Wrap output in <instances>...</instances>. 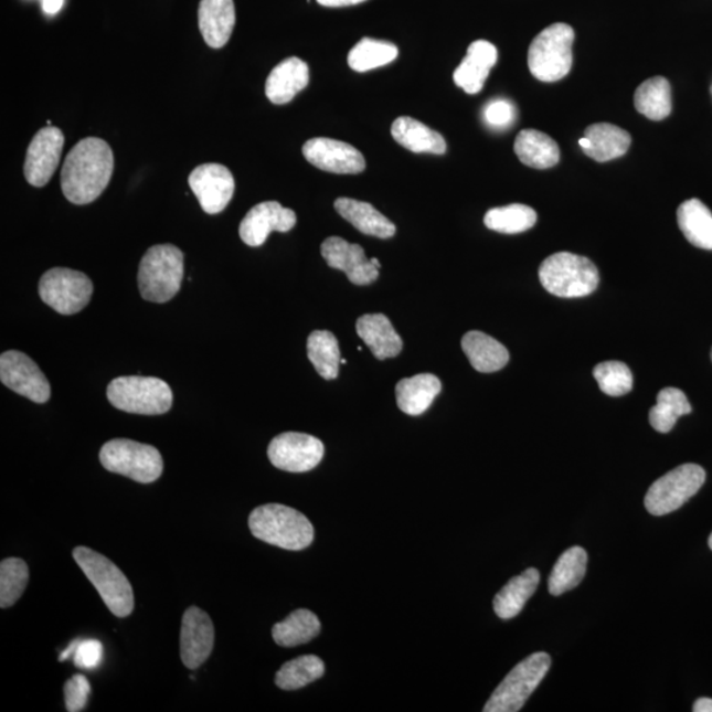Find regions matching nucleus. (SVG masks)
I'll return each instance as SVG.
<instances>
[{
	"label": "nucleus",
	"instance_id": "nucleus-1",
	"mask_svg": "<svg viewBox=\"0 0 712 712\" xmlns=\"http://www.w3.org/2000/svg\"><path fill=\"white\" fill-rule=\"evenodd\" d=\"M114 172V153L99 138H86L67 153L61 169V188L74 205H87L105 192Z\"/></svg>",
	"mask_w": 712,
	"mask_h": 712
},
{
	"label": "nucleus",
	"instance_id": "nucleus-2",
	"mask_svg": "<svg viewBox=\"0 0 712 712\" xmlns=\"http://www.w3.org/2000/svg\"><path fill=\"white\" fill-rule=\"evenodd\" d=\"M248 525L256 539L285 551H302L315 540V528L308 518L283 504L256 507Z\"/></svg>",
	"mask_w": 712,
	"mask_h": 712
},
{
	"label": "nucleus",
	"instance_id": "nucleus-3",
	"mask_svg": "<svg viewBox=\"0 0 712 712\" xmlns=\"http://www.w3.org/2000/svg\"><path fill=\"white\" fill-rule=\"evenodd\" d=\"M184 279V254L173 244L149 248L139 266L138 285L145 300L164 304L179 294Z\"/></svg>",
	"mask_w": 712,
	"mask_h": 712
},
{
	"label": "nucleus",
	"instance_id": "nucleus-4",
	"mask_svg": "<svg viewBox=\"0 0 712 712\" xmlns=\"http://www.w3.org/2000/svg\"><path fill=\"white\" fill-rule=\"evenodd\" d=\"M73 559L92 585L97 588L102 601L111 614L118 617L132 614L135 599L131 583L111 560L85 546L74 549Z\"/></svg>",
	"mask_w": 712,
	"mask_h": 712
},
{
	"label": "nucleus",
	"instance_id": "nucleus-5",
	"mask_svg": "<svg viewBox=\"0 0 712 712\" xmlns=\"http://www.w3.org/2000/svg\"><path fill=\"white\" fill-rule=\"evenodd\" d=\"M108 402L134 415L159 416L172 408L171 386L159 378L119 376L107 386Z\"/></svg>",
	"mask_w": 712,
	"mask_h": 712
},
{
	"label": "nucleus",
	"instance_id": "nucleus-6",
	"mask_svg": "<svg viewBox=\"0 0 712 712\" xmlns=\"http://www.w3.org/2000/svg\"><path fill=\"white\" fill-rule=\"evenodd\" d=\"M574 30L564 23L549 25L534 38L528 52L529 71L542 83L565 78L573 65Z\"/></svg>",
	"mask_w": 712,
	"mask_h": 712
},
{
	"label": "nucleus",
	"instance_id": "nucleus-7",
	"mask_svg": "<svg viewBox=\"0 0 712 712\" xmlns=\"http://www.w3.org/2000/svg\"><path fill=\"white\" fill-rule=\"evenodd\" d=\"M540 281L549 294L562 298L592 295L598 288L599 273L585 256L559 253L549 256L540 267Z\"/></svg>",
	"mask_w": 712,
	"mask_h": 712
},
{
	"label": "nucleus",
	"instance_id": "nucleus-8",
	"mask_svg": "<svg viewBox=\"0 0 712 712\" xmlns=\"http://www.w3.org/2000/svg\"><path fill=\"white\" fill-rule=\"evenodd\" d=\"M99 460L107 471L142 485L153 483L164 470V460L156 447L126 438L108 440L102 446Z\"/></svg>",
	"mask_w": 712,
	"mask_h": 712
},
{
	"label": "nucleus",
	"instance_id": "nucleus-9",
	"mask_svg": "<svg viewBox=\"0 0 712 712\" xmlns=\"http://www.w3.org/2000/svg\"><path fill=\"white\" fill-rule=\"evenodd\" d=\"M551 657L538 652L517 665L486 703L485 712H518L551 669Z\"/></svg>",
	"mask_w": 712,
	"mask_h": 712
},
{
	"label": "nucleus",
	"instance_id": "nucleus-10",
	"mask_svg": "<svg viewBox=\"0 0 712 712\" xmlns=\"http://www.w3.org/2000/svg\"><path fill=\"white\" fill-rule=\"evenodd\" d=\"M706 471L701 466L687 464L657 479L646 497V507L653 517L669 514L687 503L701 490Z\"/></svg>",
	"mask_w": 712,
	"mask_h": 712
},
{
	"label": "nucleus",
	"instance_id": "nucleus-11",
	"mask_svg": "<svg viewBox=\"0 0 712 712\" xmlns=\"http://www.w3.org/2000/svg\"><path fill=\"white\" fill-rule=\"evenodd\" d=\"M93 290L89 277L70 268L46 270L39 283L40 298L63 316H73L86 308Z\"/></svg>",
	"mask_w": 712,
	"mask_h": 712
},
{
	"label": "nucleus",
	"instance_id": "nucleus-12",
	"mask_svg": "<svg viewBox=\"0 0 712 712\" xmlns=\"http://www.w3.org/2000/svg\"><path fill=\"white\" fill-rule=\"evenodd\" d=\"M325 456L322 440L305 433L288 432L270 440L268 458L277 469L308 472L320 465Z\"/></svg>",
	"mask_w": 712,
	"mask_h": 712
},
{
	"label": "nucleus",
	"instance_id": "nucleus-13",
	"mask_svg": "<svg viewBox=\"0 0 712 712\" xmlns=\"http://www.w3.org/2000/svg\"><path fill=\"white\" fill-rule=\"evenodd\" d=\"M0 380L7 389L33 403L44 404L51 398L50 382L39 365L23 352H3L0 357Z\"/></svg>",
	"mask_w": 712,
	"mask_h": 712
},
{
	"label": "nucleus",
	"instance_id": "nucleus-14",
	"mask_svg": "<svg viewBox=\"0 0 712 712\" xmlns=\"http://www.w3.org/2000/svg\"><path fill=\"white\" fill-rule=\"evenodd\" d=\"M189 187L199 200L203 212L220 214L232 201L235 180L232 171L222 164L209 162L196 167L189 176Z\"/></svg>",
	"mask_w": 712,
	"mask_h": 712
},
{
	"label": "nucleus",
	"instance_id": "nucleus-15",
	"mask_svg": "<svg viewBox=\"0 0 712 712\" xmlns=\"http://www.w3.org/2000/svg\"><path fill=\"white\" fill-rule=\"evenodd\" d=\"M64 142L63 131L52 126L42 128L33 137L24 162V176L30 185L43 188L51 181L59 168Z\"/></svg>",
	"mask_w": 712,
	"mask_h": 712
},
{
	"label": "nucleus",
	"instance_id": "nucleus-16",
	"mask_svg": "<svg viewBox=\"0 0 712 712\" xmlns=\"http://www.w3.org/2000/svg\"><path fill=\"white\" fill-rule=\"evenodd\" d=\"M302 153L311 166L338 174H358L365 169L363 155L349 142L315 138L305 142Z\"/></svg>",
	"mask_w": 712,
	"mask_h": 712
},
{
	"label": "nucleus",
	"instance_id": "nucleus-17",
	"mask_svg": "<svg viewBox=\"0 0 712 712\" xmlns=\"http://www.w3.org/2000/svg\"><path fill=\"white\" fill-rule=\"evenodd\" d=\"M296 222L294 210L283 208L281 203L276 201L262 202L244 216L240 235L247 246L261 247L270 233H288L296 226Z\"/></svg>",
	"mask_w": 712,
	"mask_h": 712
},
{
	"label": "nucleus",
	"instance_id": "nucleus-18",
	"mask_svg": "<svg viewBox=\"0 0 712 712\" xmlns=\"http://www.w3.org/2000/svg\"><path fill=\"white\" fill-rule=\"evenodd\" d=\"M214 626L210 616L199 607H189L182 616L181 660L188 669L200 668L214 648Z\"/></svg>",
	"mask_w": 712,
	"mask_h": 712
},
{
	"label": "nucleus",
	"instance_id": "nucleus-19",
	"mask_svg": "<svg viewBox=\"0 0 712 712\" xmlns=\"http://www.w3.org/2000/svg\"><path fill=\"white\" fill-rule=\"evenodd\" d=\"M321 255L329 267L342 270L352 284L369 285L378 280L379 268L365 256L359 244L330 236L322 243Z\"/></svg>",
	"mask_w": 712,
	"mask_h": 712
},
{
	"label": "nucleus",
	"instance_id": "nucleus-20",
	"mask_svg": "<svg viewBox=\"0 0 712 712\" xmlns=\"http://www.w3.org/2000/svg\"><path fill=\"white\" fill-rule=\"evenodd\" d=\"M497 63V46L486 40H478L469 46L463 63L454 72V83L467 94H478Z\"/></svg>",
	"mask_w": 712,
	"mask_h": 712
},
{
	"label": "nucleus",
	"instance_id": "nucleus-21",
	"mask_svg": "<svg viewBox=\"0 0 712 712\" xmlns=\"http://www.w3.org/2000/svg\"><path fill=\"white\" fill-rule=\"evenodd\" d=\"M234 0H201L199 25L203 40L214 50L225 46L235 26Z\"/></svg>",
	"mask_w": 712,
	"mask_h": 712
},
{
	"label": "nucleus",
	"instance_id": "nucleus-22",
	"mask_svg": "<svg viewBox=\"0 0 712 712\" xmlns=\"http://www.w3.org/2000/svg\"><path fill=\"white\" fill-rule=\"evenodd\" d=\"M309 66L298 57H289L274 67L266 83L267 98L275 105H287L309 85Z\"/></svg>",
	"mask_w": 712,
	"mask_h": 712
},
{
	"label": "nucleus",
	"instance_id": "nucleus-23",
	"mask_svg": "<svg viewBox=\"0 0 712 712\" xmlns=\"http://www.w3.org/2000/svg\"><path fill=\"white\" fill-rule=\"evenodd\" d=\"M630 142V135L623 128L609 124H595L586 128L585 135L580 139V147L588 158L606 162L626 155Z\"/></svg>",
	"mask_w": 712,
	"mask_h": 712
},
{
	"label": "nucleus",
	"instance_id": "nucleus-24",
	"mask_svg": "<svg viewBox=\"0 0 712 712\" xmlns=\"http://www.w3.org/2000/svg\"><path fill=\"white\" fill-rule=\"evenodd\" d=\"M357 331L379 361L395 358L403 350V339L384 315L362 316L357 321Z\"/></svg>",
	"mask_w": 712,
	"mask_h": 712
},
{
	"label": "nucleus",
	"instance_id": "nucleus-25",
	"mask_svg": "<svg viewBox=\"0 0 712 712\" xmlns=\"http://www.w3.org/2000/svg\"><path fill=\"white\" fill-rule=\"evenodd\" d=\"M334 208L339 215L350 222L359 232L389 240L396 234V226L371 203L352 199H338Z\"/></svg>",
	"mask_w": 712,
	"mask_h": 712
},
{
	"label": "nucleus",
	"instance_id": "nucleus-26",
	"mask_svg": "<svg viewBox=\"0 0 712 712\" xmlns=\"http://www.w3.org/2000/svg\"><path fill=\"white\" fill-rule=\"evenodd\" d=\"M463 350L472 368L481 374L500 371L510 362V352L506 346L481 331L466 332Z\"/></svg>",
	"mask_w": 712,
	"mask_h": 712
},
{
	"label": "nucleus",
	"instance_id": "nucleus-27",
	"mask_svg": "<svg viewBox=\"0 0 712 712\" xmlns=\"http://www.w3.org/2000/svg\"><path fill=\"white\" fill-rule=\"evenodd\" d=\"M440 391L443 384L436 375L419 374L400 380L396 385V402L406 415L419 416L431 408Z\"/></svg>",
	"mask_w": 712,
	"mask_h": 712
},
{
	"label": "nucleus",
	"instance_id": "nucleus-28",
	"mask_svg": "<svg viewBox=\"0 0 712 712\" xmlns=\"http://www.w3.org/2000/svg\"><path fill=\"white\" fill-rule=\"evenodd\" d=\"M391 134L400 146L415 153L444 155L447 149L443 135L411 117L393 121Z\"/></svg>",
	"mask_w": 712,
	"mask_h": 712
},
{
	"label": "nucleus",
	"instance_id": "nucleus-29",
	"mask_svg": "<svg viewBox=\"0 0 712 712\" xmlns=\"http://www.w3.org/2000/svg\"><path fill=\"white\" fill-rule=\"evenodd\" d=\"M540 583L539 570L533 567L525 570L524 573L514 576L507 585L500 589L493 599L495 613L503 620H510L518 616L527 602L538 589Z\"/></svg>",
	"mask_w": 712,
	"mask_h": 712
},
{
	"label": "nucleus",
	"instance_id": "nucleus-30",
	"mask_svg": "<svg viewBox=\"0 0 712 712\" xmlns=\"http://www.w3.org/2000/svg\"><path fill=\"white\" fill-rule=\"evenodd\" d=\"M514 152L527 167L548 169L559 164L560 147L546 134L522 130L514 140Z\"/></svg>",
	"mask_w": 712,
	"mask_h": 712
},
{
	"label": "nucleus",
	"instance_id": "nucleus-31",
	"mask_svg": "<svg viewBox=\"0 0 712 712\" xmlns=\"http://www.w3.org/2000/svg\"><path fill=\"white\" fill-rule=\"evenodd\" d=\"M678 226L693 246L712 249V214L703 202L691 199L677 212Z\"/></svg>",
	"mask_w": 712,
	"mask_h": 712
},
{
	"label": "nucleus",
	"instance_id": "nucleus-32",
	"mask_svg": "<svg viewBox=\"0 0 712 712\" xmlns=\"http://www.w3.org/2000/svg\"><path fill=\"white\" fill-rule=\"evenodd\" d=\"M321 633V623L309 609H296L287 619L275 624L273 637L277 646L294 648L307 644Z\"/></svg>",
	"mask_w": 712,
	"mask_h": 712
},
{
	"label": "nucleus",
	"instance_id": "nucleus-33",
	"mask_svg": "<svg viewBox=\"0 0 712 712\" xmlns=\"http://www.w3.org/2000/svg\"><path fill=\"white\" fill-rule=\"evenodd\" d=\"M587 553L581 546H573L561 554V557L549 576V592L559 596L575 588L585 578Z\"/></svg>",
	"mask_w": 712,
	"mask_h": 712
},
{
	"label": "nucleus",
	"instance_id": "nucleus-34",
	"mask_svg": "<svg viewBox=\"0 0 712 712\" xmlns=\"http://www.w3.org/2000/svg\"><path fill=\"white\" fill-rule=\"evenodd\" d=\"M636 110L650 120H663L671 113V87L663 77L649 78L635 93Z\"/></svg>",
	"mask_w": 712,
	"mask_h": 712
},
{
	"label": "nucleus",
	"instance_id": "nucleus-35",
	"mask_svg": "<svg viewBox=\"0 0 712 712\" xmlns=\"http://www.w3.org/2000/svg\"><path fill=\"white\" fill-rule=\"evenodd\" d=\"M308 358L318 374L334 380L341 365V351L337 338L327 330H316L308 338Z\"/></svg>",
	"mask_w": 712,
	"mask_h": 712
},
{
	"label": "nucleus",
	"instance_id": "nucleus-36",
	"mask_svg": "<svg viewBox=\"0 0 712 712\" xmlns=\"http://www.w3.org/2000/svg\"><path fill=\"white\" fill-rule=\"evenodd\" d=\"M397 56L395 44L364 38L350 51L348 63L352 71L365 73L393 63Z\"/></svg>",
	"mask_w": 712,
	"mask_h": 712
},
{
	"label": "nucleus",
	"instance_id": "nucleus-37",
	"mask_svg": "<svg viewBox=\"0 0 712 712\" xmlns=\"http://www.w3.org/2000/svg\"><path fill=\"white\" fill-rule=\"evenodd\" d=\"M691 413V405L681 390L663 389L657 396V404L649 412V423L659 433H669L678 418Z\"/></svg>",
	"mask_w": 712,
	"mask_h": 712
},
{
	"label": "nucleus",
	"instance_id": "nucleus-38",
	"mask_svg": "<svg viewBox=\"0 0 712 712\" xmlns=\"http://www.w3.org/2000/svg\"><path fill=\"white\" fill-rule=\"evenodd\" d=\"M325 674V663L315 655L297 657L285 662L277 671L275 682L281 690H298L320 680Z\"/></svg>",
	"mask_w": 712,
	"mask_h": 712
},
{
	"label": "nucleus",
	"instance_id": "nucleus-39",
	"mask_svg": "<svg viewBox=\"0 0 712 712\" xmlns=\"http://www.w3.org/2000/svg\"><path fill=\"white\" fill-rule=\"evenodd\" d=\"M535 222H538V213L532 208L521 205V203L495 208L485 215L486 227L501 234L528 232L535 225Z\"/></svg>",
	"mask_w": 712,
	"mask_h": 712
},
{
	"label": "nucleus",
	"instance_id": "nucleus-40",
	"mask_svg": "<svg viewBox=\"0 0 712 712\" xmlns=\"http://www.w3.org/2000/svg\"><path fill=\"white\" fill-rule=\"evenodd\" d=\"M30 570L20 559H6L0 564V607L9 608L20 599L29 585Z\"/></svg>",
	"mask_w": 712,
	"mask_h": 712
},
{
	"label": "nucleus",
	"instance_id": "nucleus-41",
	"mask_svg": "<svg viewBox=\"0 0 712 712\" xmlns=\"http://www.w3.org/2000/svg\"><path fill=\"white\" fill-rule=\"evenodd\" d=\"M594 378L608 396L620 397L633 391L634 376L626 363L603 362L594 369Z\"/></svg>",
	"mask_w": 712,
	"mask_h": 712
},
{
	"label": "nucleus",
	"instance_id": "nucleus-42",
	"mask_svg": "<svg viewBox=\"0 0 712 712\" xmlns=\"http://www.w3.org/2000/svg\"><path fill=\"white\" fill-rule=\"evenodd\" d=\"M92 693L91 682L85 676L76 674L67 680L64 688L66 710L83 711Z\"/></svg>",
	"mask_w": 712,
	"mask_h": 712
},
{
	"label": "nucleus",
	"instance_id": "nucleus-43",
	"mask_svg": "<svg viewBox=\"0 0 712 712\" xmlns=\"http://www.w3.org/2000/svg\"><path fill=\"white\" fill-rule=\"evenodd\" d=\"M486 124L495 130H506L511 127L517 119V110L511 102L506 99H495L487 104L483 110Z\"/></svg>",
	"mask_w": 712,
	"mask_h": 712
},
{
	"label": "nucleus",
	"instance_id": "nucleus-44",
	"mask_svg": "<svg viewBox=\"0 0 712 712\" xmlns=\"http://www.w3.org/2000/svg\"><path fill=\"white\" fill-rule=\"evenodd\" d=\"M104 657V647L98 640H76L73 661L79 669L92 670L98 668Z\"/></svg>",
	"mask_w": 712,
	"mask_h": 712
},
{
	"label": "nucleus",
	"instance_id": "nucleus-45",
	"mask_svg": "<svg viewBox=\"0 0 712 712\" xmlns=\"http://www.w3.org/2000/svg\"><path fill=\"white\" fill-rule=\"evenodd\" d=\"M318 4L323 7H331V9H338V7H348L355 6L359 3L365 2V0H317Z\"/></svg>",
	"mask_w": 712,
	"mask_h": 712
},
{
	"label": "nucleus",
	"instance_id": "nucleus-46",
	"mask_svg": "<svg viewBox=\"0 0 712 712\" xmlns=\"http://www.w3.org/2000/svg\"><path fill=\"white\" fill-rule=\"evenodd\" d=\"M64 0H43V10L47 15H54L63 9Z\"/></svg>",
	"mask_w": 712,
	"mask_h": 712
},
{
	"label": "nucleus",
	"instance_id": "nucleus-47",
	"mask_svg": "<svg viewBox=\"0 0 712 712\" xmlns=\"http://www.w3.org/2000/svg\"><path fill=\"white\" fill-rule=\"evenodd\" d=\"M694 712H712V700L710 698H701L694 703Z\"/></svg>",
	"mask_w": 712,
	"mask_h": 712
},
{
	"label": "nucleus",
	"instance_id": "nucleus-48",
	"mask_svg": "<svg viewBox=\"0 0 712 712\" xmlns=\"http://www.w3.org/2000/svg\"><path fill=\"white\" fill-rule=\"evenodd\" d=\"M371 262H372V264H374V266H375V267H378L379 269H380V267H382V266H380V263H379V261L376 259V257H372Z\"/></svg>",
	"mask_w": 712,
	"mask_h": 712
},
{
	"label": "nucleus",
	"instance_id": "nucleus-49",
	"mask_svg": "<svg viewBox=\"0 0 712 712\" xmlns=\"http://www.w3.org/2000/svg\"><path fill=\"white\" fill-rule=\"evenodd\" d=\"M709 546H710V549L712 551V533H711L710 539H709Z\"/></svg>",
	"mask_w": 712,
	"mask_h": 712
},
{
	"label": "nucleus",
	"instance_id": "nucleus-50",
	"mask_svg": "<svg viewBox=\"0 0 712 712\" xmlns=\"http://www.w3.org/2000/svg\"><path fill=\"white\" fill-rule=\"evenodd\" d=\"M346 363H348V361H346V359L342 358L341 359V364H346Z\"/></svg>",
	"mask_w": 712,
	"mask_h": 712
},
{
	"label": "nucleus",
	"instance_id": "nucleus-51",
	"mask_svg": "<svg viewBox=\"0 0 712 712\" xmlns=\"http://www.w3.org/2000/svg\"><path fill=\"white\" fill-rule=\"evenodd\" d=\"M711 361H712V350H711Z\"/></svg>",
	"mask_w": 712,
	"mask_h": 712
}]
</instances>
